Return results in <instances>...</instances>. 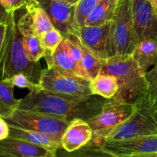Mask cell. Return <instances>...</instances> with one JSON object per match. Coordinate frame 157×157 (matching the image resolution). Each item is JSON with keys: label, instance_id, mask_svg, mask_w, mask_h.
Masks as SVG:
<instances>
[{"label": "cell", "instance_id": "27", "mask_svg": "<svg viewBox=\"0 0 157 157\" xmlns=\"http://www.w3.org/2000/svg\"><path fill=\"white\" fill-rule=\"evenodd\" d=\"M8 83L13 85L14 87H18L19 88H27L30 91H35V90H41V87L38 84L32 82L29 77L26 76L25 74L18 73L13 75L12 78H7V79H3Z\"/></svg>", "mask_w": 157, "mask_h": 157}, {"label": "cell", "instance_id": "33", "mask_svg": "<svg viewBox=\"0 0 157 157\" xmlns=\"http://www.w3.org/2000/svg\"><path fill=\"white\" fill-rule=\"evenodd\" d=\"M7 14H8V12H6V10L5 9V8L3 7V6H2L1 3H0V23L5 21Z\"/></svg>", "mask_w": 157, "mask_h": 157}, {"label": "cell", "instance_id": "35", "mask_svg": "<svg viewBox=\"0 0 157 157\" xmlns=\"http://www.w3.org/2000/svg\"><path fill=\"white\" fill-rule=\"evenodd\" d=\"M130 157H157V154H149V155H138Z\"/></svg>", "mask_w": 157, "mask_h": 157}, {"label": "cell", "instance_id": "11", "mask_svg": "<svg viewBox=\"0 0 157 157\" xmlns=\"http://www.w3.org/2000/svg\"><path fill=\"white\" fill-rule=\"evenodd\" d=\"M35 2L44 9L55 29L64 36L75 33V5L67 3L64 0H35Z\"/></svg>", "mask_w": 157, "mask_h": 157}, {"label": "cell", "instance_id": "30", "mask_svg": "<svg viewBox=\"0 0 157 157\" xmlns=\"http://www.w3.org/2000/svg\"><path fill=\"white\" fill-rule=\"evenodd\" d=\"M9 136V126L6 120L0 116V140Z\"/></svg>", "mask_w": 157, "mask_h": 157}, {"label": "cell", "instance_id": "13", "mask_svg": "<svg viewBox=\"0 0 157 157\" xmlns=\"http://www.w3.org/2000/svg\"><path fill=\"white\" fill-rule=\"evenodd\" d=\"M17 25L21 32L22 43L26 55L31 61L38 62L44 58L47 52L41 42V37L34 30L32 17L25 8V12L17 19Z\"/></svg>", "mask_w": 157, "mask_h": 157}, {"label": "cell", "instance_id": "14", "mask_svg": "<svg viewBox=\"0 0 157 157\" xmlns=\"http://www.w3.org/2000/svg\"><path fill=\"white\" fill-rule=\"evenodd\" d=\"M93 130L86 121L75 119L69 123L61 140V147L72 152L87 145L91 140Z\"/></svg>", "mask_w": 157, "mask_h": 157}, {"label": "cell", "instance_id": "31", "mask_svg": "<svg viewBox=\"0 0 157 157\" xmlns=\"http://www.w3.org/2000/svg\"><path fill=\"white\" fill-rule=\"evenodd\" d=\"M146 78H147V81H148L149 84H152L153 83L156 82L157 81V61L153 66L152 69H150L146 75Z\"/></svg>", "mask_w": 157, "mask_h": 157}, {"label": "cell", "instance_id": "21", "mask_svg": "<svg viewBox=\"0 0 157 157\" xmlns=\"http://www.w3.org/2000/svg\"><path fill=\"white\" fill-rule=\"evenodd\" d=\"M25 9L30 13L34 30L40 37L45 32L55 29L50 17L41 6H38L35 0H32L26 6Z\"/></svg>", "mask_w": 157, "mask_h": 157}, {"label": "cell", "instance_id": "3", "mask_svg": "<svg viewBox=\"0 0 157 157\" xmlns=\"http://www.w3.org/2000/svg\"><path fill=\"white\" fill-rule=\"evenodd\" d=\"M101 74L117 78L119 88L113 98L129 104H134L145 94L150 86L132 55L113 56L104 61Z\"/></svg>", "mask_w": 157, "mask_h": 157}, {"label": "cell", "instance_id": "17", "mask_svg": "<svg viewBox=\"0 0 157 157\" xmlns=\"http://www.w3.org/2000/svg\"><path fill=\"white\" fill-rule=\"evenodd\" d=\"M44 58L47 63V67H53L62 75L80 77L76 64L69 55L64 39L53 53L46 55Z\"/></svg>", "mask_w": 157, "mask_h": 157}, {"label": "cell", "instance_id": "4", "mask_svg": "<svg viewBox=\"0 0 157 157\" xmlns=\"http://www.w3.org/2000/svg\"><path fill=\"white\" fill-rule=\"evenodd\" d=\"M138 44L130 0H119L111 21L113 56H130Z\"/></svg>", "mask_w": 157, "mask_h": 157}, {"label": "cell", "instance_id": "9", "mask_svg": "<svg viewBox=\"0 0 157 157\" xmlns=\"http://www.w3.org/2000/svg\"><path fill=\"white\" fill-rule=\"evenodd\" d=\"M83 44L97 58L106 61L113 57L111 45V21L101 25H83L77 28L75 33Z\"/></svg>", "mask_w": 157, "mask_h": 157}, {"label": "cell", "instance_id": "32", "mask_svg": "<svg viewBox=\"0 0 157 157\" xmlns=\"http://www.w3.org/2000/svg\"><path fill=\"white\" fill-rule=\"evenodd\" d=\"M6 29H7V24H6V19H5L4 21L0 23V50H1V48L3 44V41H4Z\"/></svg>", "mask_w": 157, "mask_h": 157}, {"label": "cell", "instance_id": "34", "mask_svg": "<svg viewBox=\"0 0 157 157\" xmlns=\"http://www.w3.org/2000/svg\"><path fill=\"white\" fill-rule=\"evenodd\" d=\"M150 3H151L153 8L154 9L155 12H156L157 14V0H150Z\"/></svg>", "mask_w": 157, "mask_h": 157}, {"label": "cell", "instance_id": "12", "mask_svg": "<svg viewBox=\"0 0 157 157\" xmlns=\"http://www.w3.org/2000/svg\"><path fill=\"white\" fill-rule=\"evenodd\" d=\"M137 42L157 41V14L150 0H130Z\"/></svg>", "mask_w": 157, "mask_h": 157}, {"label": "cell", "instance_id": "10", "mask_svg": "<svg viewBox=\"0 0 157 157\" xmlns=\"http://www.w3.org/2000/svg\"><path fill=\"white\" fill-rule=\"evenodd\" d=\"M101 147L117 157L157 154V134L120 140H104Z\"/></svg>", "mask_w": 157, "mask_h": 157}, {"label": "cell", "instance_id": "25", "mask_svg": "<svg viewBox=\"0 0 157 157\" xmlns=\"http://www.w3.org/2000/svg\"><path fill=\"white\" fill-rule=\"evenodd\" d=\"M101 0H80L75 9L76 29L84 25V21Z\"/></svg>", "mask_w": 157, "mask_h": 157}, {"label": "cell", "instance_id": "5", "mask_svg": "<svg viewBox=\"0 0 157 157\" xmlns=\"http://www.w3.org/2000/svg\"><path fill=\"white\" fill-rule=\"evenodd\" d=\"M135 110L133 104L118 101L114 98L107 99L101 111L88 121L93 136L89 144L101 146L110 133L127 121Z\"/></svg>", "mask_w": 157, "mask_h": 157}, {"label": "cell", "instance_id": "6", "mask_svg": "<svg viewBox=\"0 0 157 157\" xmlns=\"http://www.w3.org/2000/svg\"><path fill=\"white\" fill-rule=\"evenodd\" d=\"M131 116L109 134L105 140H120L157 134V113L152 111L143 96L134 103Z\"/></svg>", "mask_w": 157, "mask_h": 157}, {"label": "cell", "instance_id": "37", "mask_svg": "<svg viewBox=\"0 0 157 157\" xmlns=\"http://www.w3.org/2000/svg\"><path fill=\"white\" fill-rule=\"evenodd\" d=\"M42 157H56V155H55V156H42Z\"/></svg>", "mask_w": 157, "mask_h": 157}, {"label": "cell", "instance_id": "16", "mask_svg": "<svg viewBox=\"0 0 157 157\" xmlns=\"http://www.w3.org/2000/svg\"><path fill=\"white\" fill-rule=\"evenodd\" d=\"M9 136L22 140L37 147L47 149L54 153H56L57 150L61 147V141L52 136L41 132L27 130L11 124H9Z\"/></svg>", "mask_w": 157, "mask_h": 157}, {"label": "cell", "instance_id": "23", "mask_svg": "<svg viewBox=\"0 0 157 157\" xmlns=\"http://www.w3.org/2000/svg\"><path fill=\"white\" fill-rule=\"evenodd\" d=\"M79 38V37H78ZM79 44L82 50V71L84 78L91 81L100 75L102 70L103 61L97 58L84 45L79 38Z\"/></svg>", "mask_w": 157, "mask_h": 157}, {"label": "cell", "instance_id": "20", "mask_svg": "<svg viewBox=\"0 0 157 157\" xmlns=\"http://www.w3.org/2000/svg\"><path fill=\"white\" fill-rule=\"evenodd\" d=\"M89 87L92 94L110 99L117 93L119 86L117 80L113 75L100 74L90 81Z\"/></svg>", "mask_w": 157, "mask_h": 157}, {"label": "cell", "instance_id": "2", "mask_svg": "<svg viewBox=\"0 0 157 157\" xmlns=\"http://www.w3.org/2000/svg\"><path fill=\"white\" fill-rule=\"evenodd\" d=\"M6 21L7 29L0 50V80L22 73L32 82L38 84L44 68L40 61H31L26 55L21 32L17 25L16 11L8 12Z\"/></svg>", "mask_w": 157, "mask_h": 157}, {"label": "cell", "instance_id": "8", "mask_svg": "<svg viewBox=\"0 0 157 157\" xmlns=\"http://www.w3.org/2000/svg\"><path fill=\"white\" fill-rule=\"evenodd\" d=\"M89 84L90 81L85 78L62 75L50 67L43 69L38 83L44 91L71 98L91 95Z\"/></svg>", "mask_w": 157, "mask_h": 157}, {"label": "cell", "instance_id": "19", "mask_svg": "<svg viewBox=\"0 0 157 157\" xmlns=\"http://www.w3.org/2000/svg\"><path fill=\"white\" fill-rule=\"evenodd\" d=\"M119 0H101L84 21V25H101L112 21Z\"/></svg>", "mask_w": 157, "mask_h": 157}, {"label": "cell", "instance_id": "28", "mask_svg": "<svg viewBox=\"0 0 157 157\" xmlns=\"http://www.w3.org/2000/svg\"><path fill=\"white\" fill-rule=\"evenodd\" d=\"M144 101L147 104V107L157 113V81L150 84L148 90L143 95Z\"/></svg>", "mask_w": 157, "mask_h": 157}, {"label": "cell", "instance_id": "1", "mask_svg": "<svg viewBox=\"0 0 157 157\" xmlns=\"http://www.w3.org/2000/svg\"><path fill=\"white\" fill-rule=\"evenodd\" d=\"M106 101L99 95L71 98L38 90L30 91L19 99L18 109L47 113L68 122L75 119L88 121L101 111Z\"/></svg>", "mask_w": 157, "mask_h": 157}, {"label": "cell", "instance_id": "22", "mask_svg": "<svg viewBox=\"0 0 157 157\" xmlns=\"http://www.w3.org/2000/svg\"><path fill=\"white\" fill-rule=\"evenodd\" d=\"M14 87L5 80H0V116L3 118L18 109L19 99L14 96Z\"/></svg>", "mask_w": 157, "mask_h": 157}, {"label": "cell", "instance_id": "18", "mask_svg": "<svg viewBox=\"0 0 157 157\" xmlns=\"http://www.w3.org/2000/svg\"><path fill=\"white\" fill-rule=\"evenodd\" d=\"M132 56L141 71L146 75L157 61V41L147 39L140 41L136 45Z\"/></svg>", "mask_w": 157, "mask_h": 157}, {"label": "cell", "instance_id": "26", "mask_svg": "<svg viewBox=\"0 0 157 157\" xmlns=\"http://www.w3.org/2000/svg\"><path fill=\"white\" fill-rule=\"evenodd\" d=\"M64 38V35L56 29H53L45 32L41 37V40L47 52L46 55H51L53 53L58 46L61 44Z\"/></svg>", "mask_w": 157, "mask_h": 157}, {"label": "cell", "instance_id": "36", "mask_svg": "<svg viewBox=\"0 0 157 157\" xmlns=\"http://www.w3.org/2000/svg\"><path fill=\"white\" fill-rule=\"evenodd\" d=\"M64 1L67 2V3H70V4L71 5H75V6H76L80 0H64Z\"/></svg>", "mask_w": 157, "mask_h": 157}, {"label": "cell", "instance_id": "24", "mask_svg": "<svg viewBox=\"0 0 157 157\" xmlns=\"http://www.w3.org/2000/svg\"><path fill=\"white\" fill-rule=\"evenodd\" d=\"M55 155L56 157H117L104 150L101 146L90 144L72 152H67L60 147Z\"/></svg>", "mask_w": 157, "mask_h": 157}, {"label": "cell", "instance_id": "29", "mask_svg": "<svg viewBox=\"0 0 157 157\" xmlns=\"http://www.w3.org/2000/svg\"><path fill=\"white\" fill-rule=\"evenodd\" d=\"M32 0H0V3L7 12L25 9Z\"/></svg>", "mask_w": 157, "mask_h": 157}, {"label": "cell", "instance_id": "15", "mask_svg": "<svg viewBox=\"0 0 157 157\" xmlns=\"http://www.w3.org/2000/svg\"><path fill=\"white\" fill-rule=\"evenodd\" d=\"M55 153L12 136L0 140V157H42Z\"/></svg>", "mask_w": 157, "mask_h": 157}, {"label": "cell", "instance_id": "7", "mask_svg": "<svg viewBox=\"0 0 157 157\" xmlns=\"http://www.w3.org/2000/svg\"><path fill=\"white\" fill-rule=\"evenodd\" d=\"M11 125L41 132L61 141L69 123L67 120L40 112L16 109L4 118Z\"/></svg>", "mask_w": 157, "mask_h": 157}]
</instances>
